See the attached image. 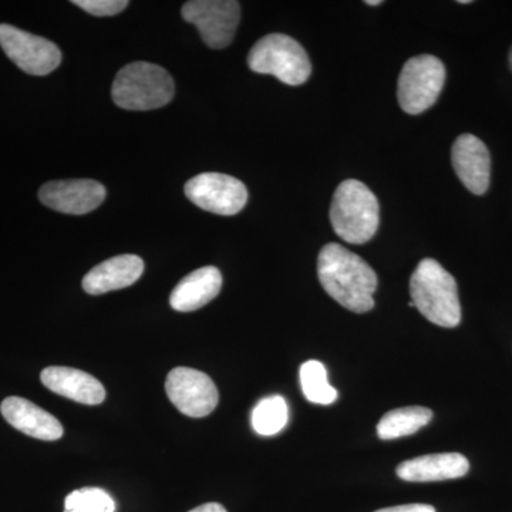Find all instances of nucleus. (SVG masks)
<instances>
[{"mask_svg":"<svg viewBox=\"0 0 512 512\" xmlns=\"http://www.w3.org/2000/svg\"><path fill=\"white\" fill-rule=\"evenodd\" d=\"M446 83V67L436 56L421 55L404 63L397 82V99L407 114H421L439 100Z\"/></svg>","mask_w":512,"mask_h":512,"instance_id":"6","label":"nucleus"},{"mask_svg":"<svg viewBox=\"0 0 512 512\" xmlns=\"http://www.w3.org/2000/svg\"><path fill=\"white\" fill-rule=\"evenodd\" d=\"M366 5L367 6H379V5H382V0H366Z\"/></svg>","mask_w":512,"mask_h":512,"instance_id":"25","label":"nucleus"},{"mask_svg":"<svg viewBox=\"0 0 512 512\" xmlns=\"http://www.w3.org/2000/svg\"><path fill=\"white\" fill-rule=\"evenodd\" d=\"M144 272V262L137 255H119L94 266L83 279L89 295H103L136 284Z\"/></svg>","mask_w":512,"mask_h":512,"instance_id":"15","label":"nucleus"},{"mask_svg":"<svg viewBox=\"0 0 512 512\" xmlns=\"http://www.w3.org/2000/svg\"><path fill=\"white\" fill-rule=\"evenodd\" d=\"M451 161L457 177L468 191L483 195L490 187L491 156L487 146L473 134H463L454 141Z\"/></svg>","mask_w":512,"mask_h":512,"instance_id":"12","label":"nucleus"},{"mask_svg":"<svg viewBox=\"0 0 512 512\" xmlns=\"http://www.w3.org/2000/svg\"><path fill=\"white\" fill-rule=\"evenodd\" d=\"M0 47L20 70L32 76H47L62 63V52L55 43L12 25H0Z\"/></svg>","mask_w":512,"mask_h":512,"instance_id":"8","label":"nucleus"},{"mask_svg":"<svg viewBox=\"0 0 512 512\" xmlns=\"http://www.w3.org/2000/svg\"><path fill=\"white\" fill-rule=\"evenodd\" d=\"M106 198V188L94 180L50 181L39 191V200L46 207L69 215L89 214Z\"/></svg>","mask_w":512,"mask_h":512,"instance_id":"11","label":"nucleus"},{"mask_svg":"<svg viewBox=\"0 0 512 512\" xmlns=\"http://www.w3.org/2000/svg\"><path fill=\"white\" fill-rule=\"evenodd\" d=\"M508 62H510V69L512 70V47L510 50V56H508Z\"/></svg>","mask_w":512,"mask_h":512,"instance_id":"26","label":"nucleus"},{"mask_svg":"<svg viewBox=\"0 0 512 512\" xmlns=\"http://www.w3.org/2000/svg\"><path fill=\"white\" fill-rule=\"evenodd\" d=\"M0 412L10 426L37 440L56 441L62 439L63 426L53 414L40 409L35 403L22 397L3 400Z\"/></svg>","mask_w":512,"mask_h":512,"instance_id":"13","label":"nucleus"},{"mask_svg":"<svg viewBox=\"0 0 512 512\" xmlns=\"http://www.w3.org/2000/svg\"><path fill=\"white\" fill-rule=\"evenodd\" d=\"M318 278L330 298L355 313L375 308L377 275L365 259L339 244H328L318 256Z\"/></svg>","mask_w":512,"mask_h":512,"instance_id":"1","label":"nucleus"},{"mask_svg":"<svg viewBox=\"0 0 512 512\" xmlns=\"http://www.w3.org/2000/svg\"><path fill=\"white\" fill-rule=\"evenodd\" d=\"M433 419L427 407L413 406L384 414L377 424V436L382 440L402 439L426 427Z\"/></svg>","mask_w":512,"mask_h":512,"instance_id":"18","label":"nucleus"},{"mask_svg":"<svg viewBox=\"0 0 512 512\" xmlns=\"http://www.w3.org/2000/svg\"><path fill=\"white\" fill-rule=\"evenodd\" d=\"M165 392L181 413L194 419L207 417L218 406L220 394L210 376L190 367H175L165 380Z\"/></svg>","mask_w":512,"mask_h":512,"instance_id":"10","label":"nucleus"},{"mask_svg":"<svg viewBox=\"0 0 512 512\" xmlns=\"http://www.w3.org/2000/svg\"><path fill=\"white\" fill-rule=\"evenodd\" d=\"M458 3H461V5H468V3H471L470 0H458Z\"/></svg>","mask_w":512,"mask_h":512,"instance_id":"27","label":"nucleus"},{"mask_svg":"<svg viewBox=\"0 0 512 512\" xmlns=\"http://www.w3.org/2000/svg\"><path fill=\"white\" fill-rule=\"evenodd\" d=\"M185 195L201 210L218 215H235L244 210L248 190L242 181L231 175L204 173L185 184Z\"/></svg>","mask_w":512,"mask_h":512,"instance_id":"9","label":"nucleus"},{"mask_svg":"<svg viewBox=\"0 0 512 512\" xmlns=\"http://www.w3.org/2000/svg\"><path fill=\"white\" fill-rule=\"evenodd\" d=\"M375 512H436V508L429 504H407L397 507L382 508Z\"/></svg>","mask_w":512,"mask_h":512,"instance_id":"23","label":"nucleus"},{"mask_svg":"<svg viewBox=\"0 0 512 512\" xmlns=\"http://www.w3.org/2000/svg\"><path fill=\"white\" fill-rule=\"evenodd\" d=\"M379 214V201L365 184L346 180L336 188L329 217L343 241L353 245L369 242L379 229Z\"/></svg>","mask_w":512,"mask_h":512,"instance_id":"3","label":"nucleus"},{"mask_svg":"<svg viewBox=\"0 0 512 512\" xmlns=\"http://www.w3.org/2000/svg\"><path fill=\"white\" fill-rule=\"evenodd\" d=\"M470 463L463 454H429L404 461L397 467L399 478L409 483L454 480L466 476Z\"/></svg>","mask_w":512,"mask_h":512,"instance_id":"16","label":"nucleus"},{"mask_svg":"<svg viewBox=\"0 0 512 512\" xmlns=\"http://www.w3.org/2000/svg\"><path fill=\"white\" fill-rule=\"evenodd\" d=\"M288 404L284 397L271 396L261 400L252 412V427L261 436H275L288 423Z\"/></svg>","mask_w":512,"mask_h":512,"instance_id":"20","label":"nucleus"},{"mask_svg":"<svg viewBox=\"0 0 512 512\" xmlns=\"http://www.w3.org/2000/svg\"><path fill=\"white\" fill-rule=\"evenodd\" d=\"M222 275L215 266H204L185 276L175 286L170 305L177 312H194L220 295Z\"/></svg>","mask_w":512,"mask_h":512,"instance_id":"17","label":"nucleus"},{"mask_svg":"<svg viewBox=\"0 0 512 512\" xmlns=\"http://www.w3.org/2000/svg\"><path fill=\"white\" fill-rule=\"evenodd\" d=\"M414 308L441 328H456L461 322V305L456 279L434 259L417 265L410 278Z\"/></svg>","mask_w":512,"mask_h":512,"instance_id":"2","label":"nucleus"},{"mask_svg":"<svg viewBox=\"0 0 512 512\" xmlns=\"http://www.w3.org/2000/svg\"><path fill=\"white\" fill-rule=\"evenodd\" d=\"M181 15L185 22L197 26L205 45L224 49L231 45L241 19V5L235 0H191Z\"/></svg>","mask_w":512,"mask_h":512,"instance_id":"7","label":"nucleus"},{"mask_svg":"<svg viewBox=\"0 0 512 512\" xmlns=\"http://www.w3.org/2000/svg\"><path fill=\"white\" fill-rule=\"evenodd\" d=\"M301 386L306 399L313 404L329 406L338 399V392L328 382L325 366L318 360H309L301 367Z\"/></svg>","mask_w":512,"mask_h":512,"instance_id":"19","label":"nucleus"},{"mask_svg":"<svg viewBox=\"0 0 512 512\" xmlns=\"http://www.w3.org/2000/svg\"><path fill=\"white\" fill-rule=\"evenodd\" d=\"M248 66L252 72L271 74L288 86H301L312 73L311 60L301 43L282 33L259 39L249 52Z\"/></svg>","mask_w":512,"mask_h":512,"instance_id":"5","label":"nucleus"},{"mask_svg":"<svg viewBox=\"0 0 512 512\" xmlns=\"http://www.w3.org/2000/svg\"><path fill=\"white\" fill-rule=\"evenodd\" d=\"M73 5L86 10L93 16H114L119 15L127 8V0H74Z\"/></svg>","mask_w":512,"mask_h":512,"instance_id":"22","label":"nucleus"},{"mask_svg":"<svg viewBox=\"0 0 512 512\" xmlns=\"http://www.w3.org/2000/svg\"><path fill=\"white\" fill-rule=\"evenodd\" d=\"M188 512H228L225 510L224 505L218 503H208L200 505V507L194 508V510Z\"/></svg>","mask_w":512,"mask_h":512,"instance_id":"24","label":"nucleus"},{"mask_svg":"<svg viewBox=\"0 0 512 512\" xmlns=\"http://www.w3.org/2000/svg\"><path fill=\"white\" fill-rule=\"evenodd\" d=\"M174 93L171 74L163 67L147 62L124 66L111 87L114 103L131 111L160 109L173 100Z\"/></svg>","mask_w":512,"mask_h":512,"instance_id":"4","label":"nucleus"},{"mask_svg":"<svg viewBox=\"0 0 512 512\" xmlns=\"http://www.w3.org/2000/svg\"><path fill=\"white\" fill-rule=\"evenodd\" d=\"M116 503L101 488H82L67 495L64 512H114Z\"/></svg>","mask_w":512,"mask_h":512,"instance_id":"21","label":"nucleus"},{"mask_svg":"<svg viewBox=\"0 0 512 512\" xmlns=\"http://www.w3.org/2000/svg\"><path fill=\"white\" fill-rule=\"evenodd\" d=\"M47 389L74 402L97 406L106 399V389L96 377L72 369V367L52 366L40 375Z\"/></svg>","mask_w":512,"mask_h":512,"instance_id":"14","label":"nucleus"}]
</instances>
